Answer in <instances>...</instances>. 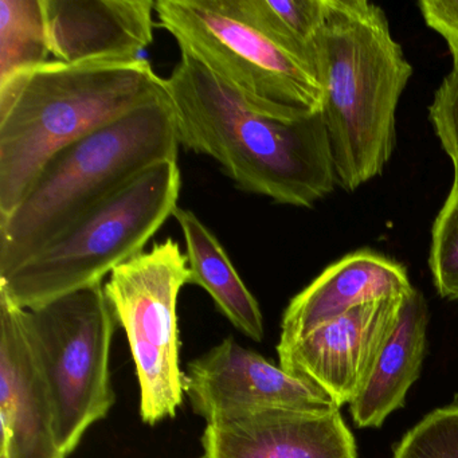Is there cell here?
Listing matches in <instances>:
<instances>
[{
	"label": "cell",
	"instance_id": "5bb4252c",
	"mask_svg": "<svg viewBox=\"0 0 458 458\" xmlns=\"http://www.w3.org/2000/svg\"><path fill=\"white\" fill-rule=\"evenodd\" d=\"M406 269L371 250L329 265L293 297L284 312L278 345H286L363 305L399 299L412 291Z\"/></svg>",
	"mask_w": 458,
	"mask_h": 458
},
{
	"label": "cell",
	"instance_id": "e0dca14e",
	"mask_svg": "<svg viewBox=\"0 0 458 458\" xmlns=\"http://www.w3.org/2000/svg\"><path fill=\"white\" fill-rule=\"evenodd\" d=\"M227 4L242 20L316 71V42L326 0H227Z\"/></svg>",
	"mask_w": 458,
	"mask_h": 458
},
{
	"label": "cell",
	"instance_id": "603a6c76",
	"mask_svg": "<svg viewBox=\"0 0 458 458\" xmlns=\"http://www.w3.org/2000/svg\"><path fill=\"white\" fill-rule=\"evenodd\" d=\"M199 458H206L205 455H202V457H199Z\"/></svg>",
	"mask_w": 458,
	"mask_h": 458
},
{
	"label": "cell",
	"instance_id": "ba28073f",
	"mask_svg": "<svg viewBox=\"0 0 458 458\" xmlns=\"http://www.w3.org/2000/svg\"><path fill=\"white\" fill-rule=\"evenodd\" d=\"M189 278L186 254L167 238L114 267L104 284L130 343L140 388V417L147 425L175 417L183 403L176 307Z\"/></svg>",
	"mask_w": 458,
	"mask_h": 458
},
{
	"label": "cell",
	"instance_id": "2e32d148",
	"mask_svg": "<svg viewBox=\"0 0 458 458\" xmlns=\"http://www.w3.org/2000/svg\"><path fill=\"white\" fill-rule=\"evenodd\" d=\"M174 218L186 242L189 284L205 289L219 312L254 342L265 336L264 316L256 297L243 284L218 238L197 214L178 208Z\"/></svg>",
	"mask_w": 458,
	"mask_h": 458
},
{
	"label": "cell",
	"instance_id": "8fae6325",
	"mask_svg": "<svg viewBox=\"0 0 458 458\" xmlns=\"http://www.w3.org/2000/svg\"><path fill=\"white\" fill-rule=\"evenodd\" d=\"M0 458H66L20 308L0 294Z\"/></svg>",
	"mask_w": 458,
	"mask_h": 458
},
{
	"label": "cell",
	"instance_id": "7a4b0ae2",
	"mask_svg": "<svg viewBox=\"0 0 458 458\" xmlns=\"http://www.w3.org/2000/svg\"><path fill=\"white\" fill-rule=\"evenodd\" d=\"M165 98V79L143 57L49 61L0 84V218L61 149Z\"/></svg>",
	"mask_w": 458,
	"mask_h": 458
},
{
	"label": "cell",
	"instance_id": "3957f363",
	"mask_svg": "<svg viewBox=\"0 0 458 458\" xmlns=\"http://www.w3.org/2000/svg\"><path fill=\"white\" fill-rule=\"evenodd\" d=\"M316 73L337 183L355 191L380 175L393 155L396 108L412 68L379 6L326 0Z\"/></svg>",
	"mask_w": 458,
	"mask_h": 458
},
{
	"label": "cell",
	"instance_id": "4fadbf2b",
	"mask_svg": "<svg viewBox=\"0 0 458 458\" xmlns=\"http://www.w3.org/2000/svg\"><path fill=\"white\" fill-rule=\"evenodd\" d=\"M154 0H44L50 55L66 64L135 60L154 42Z\"/></svg>",
	"mask_w": 458,
	"mask_h": 458
},
{
	"label": "cell",
	"instance_id": "ffe728a7",
	"mask_svg": "<svg viewBox=\"0 0 458 458\" xmlns=\"http://www.w3.org/2000/svg\"><path fill=\"white\" fill-rule=\"evenodd\" d=\"M428 265L439 296L458 300V187L452 186L434 222Z\"/></svg>",
	"mask_w": 458,
	"mask_h": 458
},
{
	"label": "cell",
	"instance_id": "7c38bea8",
	"mask_svg": "<svg viewBox=\"0 0 458 458\" xmlns=\"http://www.w3.org/2000/svg\"><path fill=\"white\" fill-rule=\"evenodd\" d=\"M200 442L206 458H359L340 407L269 410L210 423Z\"/></svg>",
	"mask_w": 458,
	"mask_h": 458
},
{
	"label": "cell",
	"instance_id": "52a82bcc",
	"mask_svg": "<svg viewBox=\"0 0 458 458\" xmlns=\"http://www.w3.org/2000/svg\"><path fill=\"white\" fill-rule=\"evenodd\" d=\"M21 316L49 388L58 446L68 457L116 402L109 369L116 315L101 284Z\"/></svg>",
	"mask_w": 458,
	"mask_h": 458
},
{
	"label": "cell",
	"instance_id": "9c48e42d",
	"mask_svg": "<svg viewBox=\"0 0 458 458\" xmlns=\"http://www.w3.org/2000/svg\"><path fill=\"white\" fill-rule=\"evenodd\" d=\"M183 393L208 425L269 410L339 407L318 386L289 374L233 337L187 364Z\"/></svg>",
	"mask_w": 458,
	"mask_h": 458
},
{
	"label": "cell",
	"instance_id": "44dd1931",
	"mask_svg": "<svg viewBox=\"0 0 458 458\" xmlns=\"http://www.w3.org/2000/svg\"><path fill=\"white\" fill-rule=\"evenodd\" d=\"M428 114L445 152L452 160L453 187H458V65L453 66L437 90Z\"/></svg>",
	"mask_w": 458,
	"mask_h": 458
},
{
	"label": "cell",
	"instance_id": "6da1fadb",
	"mask_svg": "<svg viewBox=\"0 0 458 458\" xmlns=\"http://www.w3.org/2000/svg\"><path fill=\"white\" fill-rule=\"evenodd\" d=\"M165 89L179 144L213 157L241 191L296 208L331 194L337 178L323 112L259 114L184 53Z\"/></svg>",
	"mask_w": 458,
	"mask_h": 458
},
{
	"label": "cell",
	"instance_id": "ac0fdd59",
	"mask_svg": "<svg viewBox=\"0 0 458 458\" xmlns=\"http://www.w3.org/2000/svg\"><path fill=\"white\" fill-rule=\"evenodd\" d=\"M44 0H0V84L49 63Z\"/></svg>",
	"mask_w": 458,
	"mask_h": 458
},
{
	"label": "cell",
	"instance_id": "5b68a950",
	"mask_svg": "<svg viewBox=\"0 0 458 458\" xmlns=\"http://www.w3.org/2000/svg\"><path fill=\"white\" fill-rule=\"evenodd\" d=\"M178 160L157 163L7 275L0 294L33 310L60 297L101 285L114 267L144 251L178 208Z\"/></svg>",
	"mask_w": 458,
	"mask_h": 458
},
{
	"label": "cell",
	"instance_id": "30bf717a",
	"mask_svg": "<svg viewBox=\"0 0 458 458\" xmlns=\"http://www.w3.org/2000/svg\"><path fill=\"white\" fill-rule=\"evenodd\" d=\"M403 297L356 308L277 345L281 369L318 386L336 406L352 403L395 326Z\"/></svg>",
	"mask_w": 458,
	"mask_h": 458
},
{
	"label": "cell",
	"instance_id": "8992f818",
	"mask_svg": "<svg viewBox=\"0 0 458 458\" xmlns=\"http://www.w3.org/2000/svg\"><path fill=\"white\" fill-rule=\"evenodd\" d=\"M157 26L259 114L294 119L321 111L315 69L240 17L227 0H157Z\"/></svg>",
	"mask_w": 458,
	"mask_h": 458
},
{
	"label": "cell",
	"instance_id": "277c9868",
	"mask_svg": "<svg viewBox=\"0 0 458 458\" xmlns=\"http://www.w3.org/2000/svg\"><path fill=\"white\" fill-rule=\"evenodd\" d=\"M179 146L167 96L61 149L14 211L0 218V276L38 253L152 165L178 160Z\"/></svg>",
	"mask_w": 458,
	"mask_h": 458
},
{
	"label": "cell",
	"instance_id": "9a60e30c",
	"mask_svg": "<svg viewBox=\"0 0 458 458\" xmlns=\"http://www.w3.org/2000/svg\"><path fill=\"white\" fill-rule=\"evenodd\" d=\"M428 324V304L414 288L403 297L395 326L371 375L350 404L358 428H380L388 415L404 406L407 393L422 371Z\"/></svg>",
	"mask_w": 458,
	"mask_h": 458
},
{
	"label": "cell",
	"instance_id": "7402d4cb",
	"mask_svg": "<svg viewBox=\"0 0 458 458\" xmlns=\"http://www.w3.org/2000/svg\"><path fill=\"white\" fill-rule=\"evenodd\" d=\"M428 28L444 38L452 55L453 64L458 65V0H422L418 4Z\"/></svg>",
	"mask_w": 458,
	"mask_h": 458
},
{
	"label": "cell",
	"instance_id": "d6986e66",
	"mask_svg": "<svg viewBox=\"0 0 458 458\" xmlns=\"http://www.w3.org/2000/svg\"><path fill=\"white\" fill-rule=\"evenodd\" d=\"M393 458H458V395L410 428L394 447Z\"/></svg>",
	"mask_w": 458,
	"mask_h": 458
}]
</instances>
